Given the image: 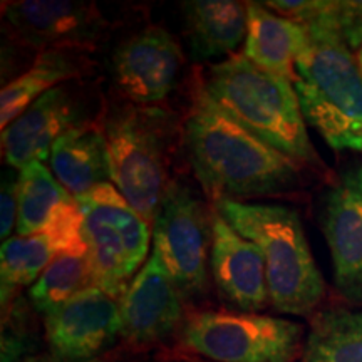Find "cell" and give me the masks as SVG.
Here are the masks:
<instances>
[{
    "label": "cell",
    "mask_w": 362,
    "mask_h": 362,
    "mask_svg": "<svg viewBox=\"0 0 362 362\" xmlns=\"http://www.w3.org/2000/svg\"><path fill=\"white\" fill-rule=\"evenodd\" d=\"M243 56L262 71L292 81L297 59L309 44L304 25L274 13L264 2H250Z\"/></svg>",
    "instance_id": "obj_18"
},
{
    "label": "cell",
    "mask_w": 362,
    "mask_h": 362,
    "mask_svg": "<svg viewBox=\"0 0 362 362\" xmlns=\"http://www.w3.org/2000/svg\"><path fill=\"white\" fill-rule=\"evenodd\" d=\"M322 232L334 270V287L362 309V163L339 171L324 197Z\"/></svg>",
    "instance_id": "obj_10"
},
{
    "label": "cell",
    "mask_w": 362,
    "mask_h": 362,
    "mask_svg": "<svg viewBox=\"0 0 362 362\" xmlns=\"http://www.w3.org/2000/svg\"><path fill=\"white\" fill-rule=\"evenodd\" d=\"M94 287L88 253H61L30 285V304L47 314L86 288Z\"/></svg>",
    "instance_id": "obj_23"
},
{
    "label": "cell",
    "mask_w": 362,
    "mask_h": 362,
    "mask_svg": "<svg viewBox=\"0 0 362 362\" xmlns=\"http://www.w3.org/2000/svg\"><path fill=\"white\" fill-rule=\"evenodd\" d=\"M49 163L56 180L76 200L112 181L106 134L101 126L89 121L69 129L54 143Z\"/></svg>",
    "instance_id": "obj_17"
},
{
    "label": "cell",
    "mask_w": 362,
    "mask_h": 362,
    "mask_svg": "<svg viewBox=\"0 0 362 362\" xmlns=\"http://www.w3.org/2000/svg\"><path fill=\"white\" fill-rule=\"evenodd\" d=\"M298 362H362V309L329 307L312 315Z\"/></svg>",
    "instance_id": "obj_21"
},
{
    "label": "cell",
    "mask_w": 362,
    "mask_h": 362,
    "mask_svg": "<svg viewBox=\"0 0 362 362\" xmlns=\"http://www.w3.org/2000/svg\"><path fill=\"white\" fill-rule=\"evenodd\" d=\"M203 88L221 111L262 141L304 166L315 168L320 163L292 81L233 54L208 67Z\"/></svg>",
    "instance_id": "obj_2"
},
{
    "label": "cell",
    "mask_w": 362,
    "mask_h": 362,
    "mask_svg": "<svg viewBox=\"0 0 362 362\" xmlns=\"http://www.w3.org/2000/svg\"><path fill=\"white\" fill-rule=\"evenodd\" d=\"M21 42L40 52L86 47L101 37L107 22L96 4L72 0H22L2 8Z\"/></svg>",
    "instance_id": "obj_12"
},
{
    "label": "cell",
    "mask_w": 362,
    "mask_h": 362,
    "mask_svg": "<svg viewBox=\"0 0 362 362\" xmlns=\"http://www.w3.org/2000/svg\"><path fill=\"white\" fill-rule=\"evenodd\" d=\"M81 226L83 216L78 202H72L59 208L42 232L27 237L17 235L2 243L0 280L4 305L11 302L17 288L34 284L57 255L88 253Z\"/></svg>",
    "instance_id": "obj_14"
},
{
    "label": "cell",
    "mask_w": 362,
    "mask_h": 362,
    "mask_svg": "<svg viewBox=\"0 0 362 362\" xmlns=\"http://www.w3.org/2000/svg\"><path fill=\"white\" fill-rule=\"evenodd\" d=\"M17 211H19V173L8 166L2 173V189H0V214H2V238H11L13 225H17Z\"/></svg>",
    "instance_id": "obj_26"
},
{
    "label": "cell",
    "mask_w": 362,
    "mask_h": 362,
    "mask_svg": "<svg viewBox=\"0 0 362 362\" xmlns=\"http://www.w3.org/2000/svg\"><path fill=\"white\" fill-rule=\"evenodd\" d=\"M119 312L123 337L138 346L165 341L183 322V293L156 250L121 296Z\"/></svg>",
    "instance_id": "obj_13"
},
{
    "label": "cell",
    "mask_w": 362,
    "mask_h": 362,
    "mask_svg": "<svg viewBox=\"0 0 362 362\" xmlns=\"http://www.w3.org/2000/svg\"><path fill=\"white\" fill-rule=\"evenodd\" d=\"M45 341L54 362L99 359L123 336L119 300L90 287L44 314Z\"/></svg>",
    "instance_id": "obj_9"
},
{
    "label": "cell",
    "mask_w": 362,
    "mask_h": 362,
    "mask_svg": "<svg viewBox=\"0 0 362 362\" xmlns=\"http://www.w3.org/2000/svg\"><path fill=\"white\" fill-rule=\"evenodd\" d=\"M327 25L351 51L362 49V0H320L314 21L307 25Z\"/></svg>",
    "instance_id": "obj_24"
},
{
    "label": "cell",
    "mask_w": 362,
    "mask_h": 362,
    "mask_svg": "<svg viewBox=\"0 0 362 362\" xmlns=\"http://www.w3.org/2000/svg\"><path fill=\"white\" fill-rule=\"evenodd\" d=\"M173 128L168 111L133 103L112 107L103 124L112 183L149 225L155 223L171 185L168 165Z\"/></svg>",
    "instance_id": "obj_5"
},
{
    "label": "cell",
    "mask_w": 362,
    "mask_h": 362,
    "mask_svg": "<svg viewBox=\"0 0 362 362\" xmlns=\"http://www.w3.org/2000/svg\"><path fill=\"white\" fill-rule=\"evenodd\" d=\"M86 123L83 103L69 86H57L30 104L2 129V155L11 168L47 161L54 143L67 131Z\"/></svg>",
    "instance_id": "obj_15"
},
{
    "label": "cell",
    "mask_w": 362,
    "mask_h": 362,
    "mask_svg": "<svg viewBox=\"0 0 362 362\" xmlns=\"http://www.w3.org/2000/svg\"><path fill=\"white\" fill-rule=\"evenodd\" d=\"M309 44L297 59L293 89L305 123L330 148L362 149V72L339 34L304 25Z\"/></svg>",
    "instance_id": "obj_4"
},
{
    "label": "cell",
    "mask_w": 362,
    "mask_h": 362,
    "mask_svg": "<svg viewBox=\"0 0 362 362\" xmlns=\"http://www.w3.org/2000/svg\"><path fill=\"white\" fill-rule=\"evenodd\" d=\"M192 56L197 61L233 56L247 39L248 7L233 0H192L181 4Z\"/></svg>",
    "instance_id": "obj_19"
},
{
    "label": "cell",
    "mask_w": 362,
    "mask_h": 362,
    "mask_svg": "<svg viewBox=\"0 0 362 362\" xmlns=\"http://www.w3.org/2000/svg\"><path fill=\"white\" fill-rule=\"evenodd\" d=\"M67 189L56 180L51 168L34 161L19 170V211H17V235L27 237L42 232L51 223L57 210L74 202Z\"/></svg>",
    "instance_id": "obj_22"
},
{
    "label": "cell",
    "mask_w": 362,
    "mask_h": 362,
    "mask_svg": "<svg viewBox=\"0 0 362 362\" xmlns=\"http://www.w3.org/2000/svg\"><path fill=\"white\" fill-rule=\"evenodd\" d=\"M357 62H359V67H361V72H362V49L359 52H357Z\"/></svg>",
    "instance_id": "obj_27"
},
{
    "label": "cell",
    "mask_w": 362,
    "mask_h": 362,
    "mask_svg": "<svg viewBox=\"0 0 362 362\" xmlns=\"http://www.w3.org/2000/svg\"><path fill=\"white\" fill-rule=\"evenodd\" d=\"M83 67L84 61L71 52V49H52V51L40 52L29 69L2 88L0 94L2 129H6L47 90L79 76Z\"/></svg>",
    "instance_id": "obj_20"
},
{
    "label": "cell",
    "mask_w": 362,
    "mask_h": 362,
    "mask_svg": "<svg viewBox=\"0 0 362 362\" xmlns=\"http://www.w3.org/2000/svg\"><path fill=\"white\" fill-rule=\"evenodd\" d=\"M83 238L94 287L119 300L141 265L146 264L149 223L112 183L99 185L78 198Z\"/></svg>",
    "instance_id": "obj_6"
},
{
    "label": "cell",
    "mask_w": 362,
    "mask_h": 362,
    "mask_svg": "<svg viewBox=\"0 0 362 362\" xmlns=\"http://www.w3.org/2000/svg\"><path fill=\"white\" fill-rule=\"evenodd\" d=\"M214 214L188 185L171 181L153 223V250L160 253L183 297L208 288Z\"/></svg>",
    "instance_id": "obj_8"
},
{
    "label": "cell",
    "mask_w": 362,
    "mask_h": 362,
    "mask_svg": "<svg viewBox=\"0 0 362 362\" xmlns=\"http://www.w3.org/2000/svg\"><path fill=\"white\" fill-rule=\"evenodd\" d=\"M210 272L220 296L237 310L259 312L270 302L260 248L243 238L218 211H214Z\"/></svg>",
    "instance_id": "obj_16"
},
{
    "label": "cell",
    "mask_w": 362,
    "mask_h": 362,
    "mask_svg": "<svg viewBox=\"0 0 362 362\" xmlns=\"http://www.w3.org/2000/svg\"><path fill=\"white\" fill-rule=\"evenodd\" d=\"M187 158L214 202L282 197L302 183L304 165L240 126L200 84L183 124Z\"/></svg>",
    "instance_id": "obj_1"
},
{
    "label": "cell",
    "mask_w": 362,
    "mask_h": 362,
    "mask_svg": "<svg viewBox=\"0 0 362 362\" xmlns=\"http://www.w3.org/2000/svg\"><path fill=\"white\" fill-rule=\"evenodd\" d=\"M35 339L25 322L24 304L12 305L2 332V362H37Z\"/></svg>",
    "instance_id": "obj_25"
},
{
    "label": "cell",
    "mask_w": 362,
    "mask_h": 362,
    "mask_svg": "<svg viewBox=\"0 0 362 362\" xmlns=\"http://www.w3.org/2000/svg\"><path fill=\"white\" fill-rule=\"evenodd\" d=\"M305 336L296 320L242 310H202L183 325L185 346L214 362H296Z\"/></svg>",
    "instance_id": "obj_7"
},
{
    "label": "cell",
    "mask_w": 362,
    "mask_h": 362,
    "mask_svg": "<svg viewBox=\"0 0 362 362\" xmlns=\"http://www.w3.org/2000/svg\"><path fill=\"white\" fill-rule=\"evenodd\" d=\"M185 64L173 35L151 25L123 40L112 54V81L128 103L155 106L173 93Z\"/></svg>",
    "instance_id": "obj_11"
},
{
    "label": "cell",
    "mask_w": 362,
    "mask_h": 362,
    "mask_svg": "<svg viewBox=\"0 0 362 362\" xmlns=\"http://www.w3.org/2000/svg\"><path fill=\"white\" fill-rule=\"evenodd\" d=\"M215 211L260 248L270 305L288 315L314 314L325 296V282L298 211L277 203L232 200L215 202Z\"/></svg>",
    "instance_id": "obj_3"
},
{
    "label": "cell",
    "mask_w": 362,
    "mask_h": 362,
    "mask_svg": "<svg viewBox=\"0 0 362 362\" xmlns=\"http://www.w3.org/2000/svg\"><path fill=\"white\" fill-rule=\"evenodd\" d=\"M54 362V361H51ZM88 362H106V361H101V359H94V361H88Z\"/></svg>",
    "instance_id": "obj_28"
}]
</instances>
